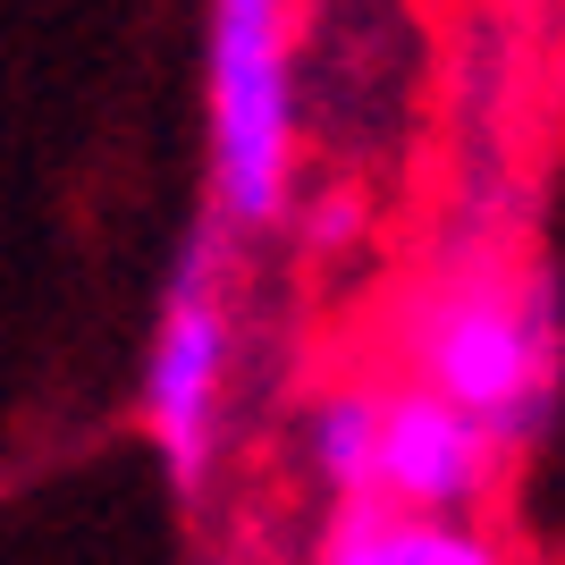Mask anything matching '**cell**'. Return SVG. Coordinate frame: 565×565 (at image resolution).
<instances>
[{"mask_svg": "<svg viewBox=\"0 0 565 565\" xmlns=\"http://www.w3.org/2000/svg\"><path fill=\"white\" fill-rule=\"evenodd\" d=\"M414 363H423L430 397H448L498 448L541 423L548 388H557V321L532 287H507V270H472L430 296Z\"/></svg>", "mask_w": 565, "mask_h": 565, "instance_id": "obj_1", "label": "cell"}, {"mask_svg": "<svg viewBox=\"0 0 565 565\" xmlns=\"http://www.w3.org/2000/svg\"><path fill=\"white\" fill-rule=\"evenodd\" d=\"M212 186L236 228H270L287 212L296 102H287V0H212Z\"/></svg>", "mask_w": 565, "mask_h": 565, "instance_id": "obj_2", "label": "cell"}, {"mask_svg": "<svg viewBox=\"0 0 565 565\" xmlns=\"http://www.w3.org/2000/svg\"><path fill=\"white\" fill-rule=\"evenodd\" d=\"M220 380H228V305H220V236L194 228L186 254L169 262L161 330H152V363H143V423L169 465V490L194 498L212 472L220 439Z\"/></svg>", "mask_w": 565, "mask_h": 565, "instance_id": "obj_3", "label": "cell"}, {"mask_svg": "<svg viewBox=\"0 0 565 565\" xmlns=\"http://www.w3.org/2000/svg\"><path fill=\"white\" fill-rule=\"evenodd\" d=\"M490 481V430L465 423L448 397L430 388H397L380 397V456H372V507L397 515H439L472 507Z\"/></svg>", "mask_w": 565, "mask_h": 565, "instance_id": "obj_4", "label": "cell"}, {"mask_svg": "<svg viewBox=\"0 0 565 565\" xmlns=\"http://www.w3.org/2000/svg\"><path fill=\"white\" fill-rule=\"evenodd\" d=\"M321 565H498L490 541H472L439 515H397V507H347Z\"/></svg>", "mask_w": 565, "mask_h": 565, "instance_id": "obj_5", "label": "cell"}, {"mask_svg": "<svg viewBox=\"0 0 565 565\" xmlns=\"http://www.w3.org/2000/svg\"><path fill=\"white\" fill-rule=\"evenodd\" d=\"M372 456H380V397L372 388H347L312 414V465L347 507H372Z\"/></svg>", "mask_w": 565, "mask_h": 565, "instance_id": "obj_6", "label": "cell"}]
</instances>
